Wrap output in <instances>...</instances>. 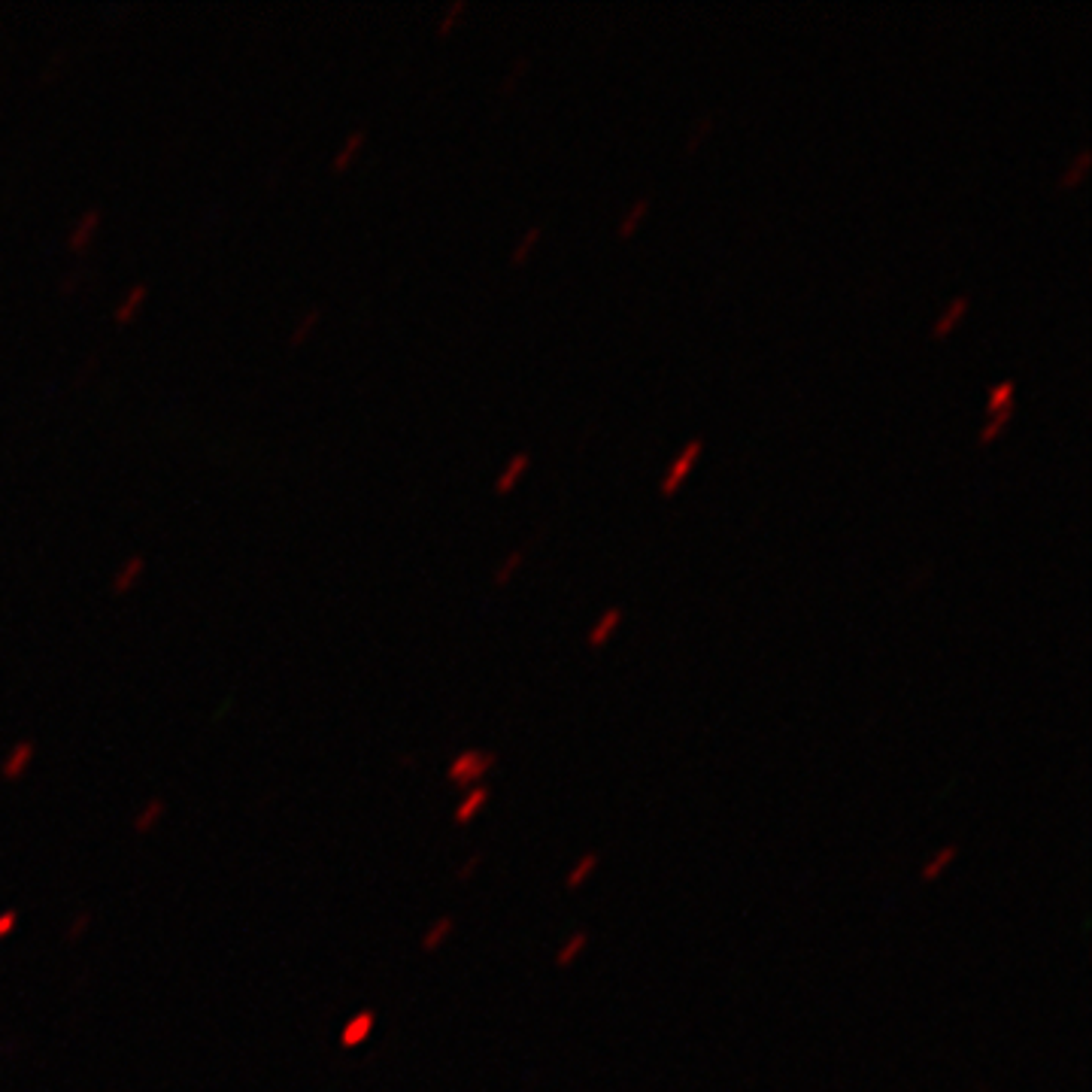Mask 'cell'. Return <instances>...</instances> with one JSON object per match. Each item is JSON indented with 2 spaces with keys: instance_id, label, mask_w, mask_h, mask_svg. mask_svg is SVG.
<instances>
[{
  "instance_id": "d4e9b609",
  "label": "cell",
  "mask_w": 1092,
  "mask_h": 1092,
  "mask_svg": "<svg viewBox=\"0 0 1092 1092\" xmlns=\"http://www.w3.org/2000/svg\"><path fill=\"white\" fill-rule=\"evenodd\" d=\"M537 237H540V231H537V228H532V231L525 234L522 246H519V250H516V255H513V264H525L528 252H532V246L537 243Z\"/></svg>"
},
{
  "instance_id": "cb8c5ba5",
  "label": "cell",
  "mask_w": 1092,
  "mask_h": 1092,
  "mask_svg": "<svg viewBox=\"0 0 1092 1092\" xmlns=\"http://www.w3.org/2000/svg\"><path fill=\"white\" fill-rule=\"evenodd\" d=\"M1089 162H1092V155L1089 152H1083L1081 158H1078V164L1071 167V173H1065V180H1062V186H1074L1081 180V176L1086 173V167H1089Z\"/></svg>"
},
{
  "instance_id": "ac0fdd59",
  "label": "cell",
  "mask_w": 1092,
  "mask_h": 1092,
  "mask_svg": "<svg viewBox=\"0 0 1092 1092\" xmlns=\"http://www.w3.org/2000/svg\"><path fill=\"white\" fill-rule=\"evenodd\" d=\"M319 322H322V310L316 307V310H310V313L304 316V322L295 328V334H292V340H289V343H292V346H301V343L310 338V334H313L316 328H319Z\"/></svg>"
},
{
  "instance_id": "4fadbf2b",
  "label": "cell",
  "mask_w": 1092,
  "mask_h": 1092,
  "mask_svg": "<svg viewBox=\"0 0 1092 1092\" xmlns=\"http://www.w3.org/2000/svg\"><path fill=\"white\" fill-rule=\"evenodd\" d=\"M598 862H601V859H598V853H586V856H583V859H579V862H577V865H574V871L568 874V880H565V886H568V889H579V886H583V884H586V880H589V877L595 874V868H598Z\"/></svg>"
},
{
  "instance_id": "7c38bea8",
  "label": "cell",
  "mask_w": 1092,
  "mask_h": 1092,
  "mask_svg": "<svg viewBox=\"0 0 1092 1092\" xmlns=\"http://www.w3.org/2000/svg\"><path fill=\"white\" fill-rule=\"evenodd\" d=\"M620 620H622V610H620V607H610V610L601 616V622H598V625L589 631V646H604L607 638L616 631V625H620Z\"/></svg>"
},
{
  "instance_id": "44dd1931",
  "label": "cell",
  "mask_w": 1092,
  "mask_h": 1092,
  "mask_svg": "<svg viewBox=\"0 0 1092 1092\" xmlns=\"http://www.w3.org/2000/svg\"><path fill=\"white\" fill-rule=\"evenodd\" d=\"M1008 419H1011V410H1001V413H993V422L990 426L983 428V434H980V447H986V444H993V440L1001 434V428L1008 426Z\"/></svg>"
},
{
  "instance_id": "d6986e66",
  "label": "cell",
  "mask_w": 1092,
  "mask_h": 1092,
  "mask_svg": "<svg viewBox=\"0 0 1092 1092\" xmlns=\"http://www.w3.org/2000/svg\"><path fill=\"white\" fill-rule=\"evenodd\" d=\"M1001 410H1014V382H1001L990 395V413H1001Z\"/></svg>"
},
{
  "instance_id": "3957f363",
  "label": "cell",
  "mask_w": 1092,
  "mask_h": 1092,
  "mask_svg": "<svg viewBox=\"0 0 1092 1092\" xmlns=\"http://www.w3.org/2000/svg\"><path fill=\"white\" fill-rule=\"evenodd\" d=\"M374 1026H377V1011H359L346 1019V1026L340 1029V1047L343 1050H356L359 1044H364L367 1037L374 1035Z\"/></svg>"
},
{
  "instance_id": "52a82bcc",
  "label": "cell",
  "mask_w": 1092,
  "mask_h": 1092,
  "mask_svg": "<svg viewBox=\"0 0 1092 1092\" xmlns=\"http://www.w3.org/2000/svg\"><path fill=\"white\" fill-rule=\"evenodd\" d=\"M143 571H146V558H143V556H131V558L125 561V565H121V571L113 577V592H116V595L131 592L137 579L143 577Z\"/></svg>"
},
{
  "instance_id": "ba28073f",
  "label": "cell",
  "mask_w": 1092,
  "mask_h": 1092,
  "mask_svg": "<svg viewBox=\"0 0 1092 1092\" xmlns=\"http://www.w3.org/2000/svg\"><path fill=\"white\" fill-rule=\"evenodd\" d=\"M486 801H489V789L486 786H477V789H470L468 796L462 798V804L455 807V825H468L473 817L480 814V810L486 807Z\"/></svg>"
},
{
  "instance_id": "2e32d148",
  "label": "cell",
  "mask_w": 1092,
  "mask_h": 1092,
  "mask_svg": "<svg viewBox=\"0 0 1092 1092\" xmlns=\"http://www.w3.org/2000/svg\"><path fill=\"white\" fill-rule=\"evenodd\" d=\"M586 941H589V938H586V931H577V935H574V938H571V941H568L565 947H561V950H558V956H556V965H558V968H568V965H571V962H574V959H577L579 953H583V947H586Z\"/></svg>"
},
{
  "instance_id": "7402d4cb",
  "label": "cell",
  "mask_w": 1092,
  "mask_h": 1092,
  "mask_svg": "<svg viewBox=\"0 0 1092 1092\" xmlns=\"http://www.w3.org/2000/svg\"><path fill=\"white\" fill-rule=\"evenodd\" d=\"M644 213H646V198H641V201H638V207H634L631 213L625 216V222H622V231H620V234H622V237H628V234L634 231V228H638V222H641V216H644Z\"/></svg>"
},
{
  "instance_id": "9a60e30c",
  "label": "cell",
  "mask_w": 1092,
  "mask_h": 1092,
  "mask_svg": "<svg viewBox=\"0 0 1092 1092\" xmlns=\"http://www.w3.org/2000/svg\"><path fill=\"white\" fill-rule=\"evenodd\" d=\"M968 304H972V301H968V297H956V304L950 307V310L941 316V322L935 325V338H947V334L953 331V325L959 322V316L968 310Z\"/></svg>"
},
{
  "instance_id": "30bf717a",
  "label": "cell",
  "mask_w": 1092,
  "mask_h": 1092,
  "mask_svg": "<svg viewBox=\"0 0 1092 1092\" xmlns=\"http://www.w3.org/2000/svg\"><path fill=\"white\" fill-rule=\"evenodd\" d=\"M146 297H149V286H143V283L134 286V289L128 292L125 301H121L119 310H116V322H119V325H128V322L134 319V316H137V310L146 304Z\"/></svg>"
},
{
  "instance_id": "8fae6325",
  "label": "cell",
  "mask_w": 1092,
  "mask_h": 1092,
  "mask_svg": "<svg viewBox=\"0 0 1092 1092\" xmlns=\"http://www.w3.org/2000/svg\"><path fill=\"white\" fill-rule=\"evenodd\" d=\"M452 926H455L452 917H440V920H434V923L428 926L426 935H422V950H426V953H434L437 947H444V941L452 935Z\"/></svg>"
},
{
  "instance_id": "83f0119b",
  "label": "cell",
  "mask_w": 1092,
  "mask_h": 1092,
  "mask_svg": "<svg viewBox=\"0 0 1092 1092\" xmlns=\"http://www.w3.org/2000/svg\"><path fill=\"white\" fill-rule=\"evenodd\" d=\"M516 565H519V553H516V556H510V558H507V565L501 568V574L495 577V579H498V586H504V583H507V574L513 571Z\"/></svg>"
},
{
  "instance_id": "5bb4252c",
  "label": "cell",
  "mask_w": 1092,
  "mask_h": 1092,
  "mask_svg": "<svg viewBox=\"0 0 1092 1092\" xmlns=\"http://www.w3.org/2000/svg\"><path fill=\"white\" fill-rule=\"evenodd\" d=\"M953 859H956V847H944V850H941L935 859H931L926 868H923V880H926V884H931V880H938L944 868L953 865Z\"/></svg>"
},
{
  "instance_id": "603a6c76",
  "label": "cell",
  "mask_w": 1092,
  "mask_h": 1092,
  "mask_svg": "<svg viewBox=\"0 0 1092 1092\" xmlns=\"http://www.w3.org/2000/svg\"><path fill=\"white\" fill-rule=\"evenodd\" d=\"M15 926H19V910H12V907H10V910L0 913V941L10 938L12 931H15Z\"/></svg>"
},
{
  "instance_id": "5b68a950",
  "label": "cell",
  "mask_w": 1092,
  "mask_h": 1092,
  "mask_svg": "<svg viewBox=\"0 0 1092 1092\" xmlns=\"http://www.w3.org/2000/svg\"><path fill=\"white\" fill-rule=\"evenodd\" d=\"M164 814H167L164 798H149V801L134 814L131 829H134L137 835H149V832H155V825L164 819Z\"/></svg>"
},
{
  "instance_id": "277c9868",
  "label": "cell",
  "mask_w": 1092,
  "mask_h": 1092,
  "mask_svg": "<svg viewBox=\"0 0 1092 1092\" xmlns=\"http://www.w3.org/2000/svg\"><path fill=\"white\" fill-rule=\"evenodd\" d=\"M701 449H704V444H701V440H692V444L686 447V452H683L680 459L674 462L671 477H667V480H665V486H662V495H665V498H671L674 491L680 489L683 477H686V473H689V468H692V462H695L698 455H701Z\"/></svg>"
},
{
  "instance_id": "6da1fadb",
  "label": "cell",
  "mask_w": 1092,
  "mask_h": 1092,
  "mask_svg": "<svg viewBox=\"0 0 1092 1092\" xmlns=\"http://www.w3.org/2000/svg\"><path fill=\"white\" fill-rule=\"evenodd\" d=\"M495 762H498L495 753H483V750L459 753L449 762V768H447V780L452 786H470V783H477L480 777H486L489 768L495 765Z\"/></svg>"
},
{
  "instance_id": "e0dca14e",
  "label": "cell",
  "mask_w": 1092,
  "mask_h": 1092,
  "mask_svg": "<svg viewBox=\"0 0 1092 1092\" xmlns=\"http://www.w3.org/2000/svg\"><path fill=\"white\" fill-rule=\"evenodd\" d=\"M525 465H528V455H525V452H519L516 459L510 462V468L504 470V477L498 480V486H495V491H498V495H507V491L513 489V483L519 480V473L525 470Z\"/></svg>"
},
{
  "instance_id": "4316f807",
  "label": "cell",
  "mask_w": 1092,
  "mask_h": 1092,
  "mask_svg": "<svg viewBox=\"0 0 1092 1092\" xmlns=\"http://www.w3.org/2000/svg\"><path fill=\"white\" fill-rule=\"evenodd\" d=\"M480 862H483V856H470V859L465 862V865L459 868V880H470V877H473V871L480 868Z\"/></svg>"
},
{
  "instance_id": "ffe728a7",
  "label": "cell",
  "mask_w": 1092,
  "mask_h": 1092,
  "mask_svg": "<svg viewBox=\"0 0 1092 1092\" xmlns=\"http://www.w3.org/2000/svg\"><path fill=\"white\" fill-rule=\"evenodd\" d=\"M92 928V913H76L74 920H70V926H67V931H64V941L67 944H76V941H82V935L85 931Z\"/></svg>"
},
{
  "instance_id": "8992f818",
  "label": "cell",
  "mask_w": 1092,
  "mask_h": 1092,
  "mask_svg": "<svg viewBox=\"0 0 1092 1092\" xmlns=\"http://www.w3.org/2000/svg\"><path fill=\"white\" fill-rule=\"evenodd\" d=\"M98 228H100V209H88V213L76 222L74 231H70V240H67L70 252H82L85 246L92 243V237L98 234Z\"/></svg>"
},
{
  "instance_id": "484cf974",
  "label": "cell",
  "mask_w": 1092,
  "mask_h": 1092,
  "mask_svg": "<svg viewBox=\"0 0 1092 1092\" xmlns=\"http://www.w3.org/2000/svg\"><path fill=\"white\" fill-rule=\"evenodd\" d=\"M462 12H465V4H452V10H449V15L444 19V25L437 28V33H440V37H447V33L452 31V25H455V19H459Z\"/></svg>"
},
{
  "instance_id": "7a4b0ae2",
  "label": "cell",
  "mask_w": 1092,
  "mask_h": 1092,
  "mask_svg": "<svg viewBox=\"0 0 1092 1092\" xmlns=\"http://www.w3.org/2000/svg\"><path fill=\"white\" fill-rule=\"evenodd\" d=\"M33 755H37V744H33V741L12 744L10 753L4 755V762H0V780H4V783L22 780L25 774L31 771V765H33Z\"/></svg>"
},
{
  "instance_id": "9c48e42d",
  "label": "cell",
  "mask_w": 1092,
  "mask_h": 1092,
  "mask_svg": "<svg viewBox=\"0 0 1092 1092\" xmlns=\"http://www.w3.org/2000/svg\"><path fill=\"white\" fill-rule=\"evenodd\" d=\"M364 140H367V134L364 131H352L349 137H346V143L340 146V152L334 155V162H331V170L334 173H343L349 164H352V158H356L359 152H361V146H364Z\"/></svg>"
}]
</instances>
